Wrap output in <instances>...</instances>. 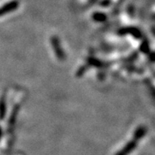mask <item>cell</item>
<instances>
[{
    "label": "cell",
    "mask_w": 155,
    "mask_h": 155,
    "mask_svg": "<svg viewBox=\"0 0 155 155\" xmlns=\"http://www.w3.org/2000/svg\"><path fill=\"white\" fill-rule=\"evenodd\" d=\"M92 18L96 22H104L107 20V15L103 12H94L92 15Z\"/></svg>",
    "instance_id": "obj_8"
},
{
    "label": "cell",
    "mask_w": 155,
    "mask_h": 155,
    "mask_svg": "<svg viewBox=\"0 0 155 155\" xmlns=\"http://www.w3.org/2000/svg\"><path fill=\"white\" fill-rule=\"evenodd\" d=\"M137 145H138V141L133 139L132 140L129 141L116 155H129L136 148Z\"/></svg>",
    "instance_id": "obj_4"
},
{
    "label": "cell",
    "mask_w": 155,
    "mask_h": 155,
    "mask_svg": "<svg viewBox=\"0 0 155 155\" xmlns=\"http://www.w3.org/2000/svg\"><path fill=\"white\" fill-rule=\"evenodd\" d=\"M18 0H12L9 2H6V4L0 7V17L4 16L9 13L13 12L18 8L19 6Z\"/></svg>",
    "instance_id": "obj_2"
},
{
    "label": "cell",
    "mask_w": 155,
    "mask_h": 155,
    "mask_svg": "<svg viewBox=\"0 0 155 155\" xmlns=\"http://www.w3.org/2000/svg\"><path fill=\"white\" fill-rule=\"evenodd\" d=\"M2 128H1V127H0V139L2 138Z\"/></svg>",
    "instance_id": "obj_12"
},
{
    "label": "cell",
    "mask_w": 155,
    "mask_h": 155,
    "mask_svg": "<svg viewBox=\"0 0 155 155\" xmlns=\"http://www.w3.org/2000/svg\"><path fill=\"white\" fill-rule=\"evenodd\" d=\"M147 128L146 127L144 126H139V127H137L135 129V132H134V136H133V139H135V140L139 141L141 139H143V137L145 136L146 134H147Z\"/></svg>",
    "instance_id": "obj_5"
},
{
    "label": "cell",
    "mask_w": 155,
    "mask_h": 155,
    "mask_svg": "<svg viewBox=\"0 0 155 155\" xmlns=\"http://www.w3.org/2000/svg\"><path fill=\"white\" fill-rule=\"evenodd\" d=\"M50 42H51V48L53 49L55 56L58 59V60L64 61L66 59V54L63 47H62L61 42L59 41V37L57 36H52L51 37Z\"/></svg>",
    "instance_id": "obj_1"
},
{
    "label": "cell",
    "mask_w": 155,
    "mask_h": 155,
    "mask_svg": "<svg viewBox=\"0 0 155 155\" xmlns=\"http://www.w3.org/2000/svg\"><path fill=\"white\" fill-rule=\"evenodd\" d=\"M118 33L121 36L130 34L137 39H140L143 37V34H142L141 30L136 27H124V28L120 29Z\"/></svg>",
    "instance_id": "obj_3"
},
{
    "label": "cell",
    "mask_w": 155,
    "mask_h": 155,
    "mask_svg": "<svg viewBox=\"0 0 155 155\" xmlns=\"http://www.w3.org/2000/svg\"><path fill=\"white\" fill-rule=\"evenodd\" d=\"M111 3V0H103L101 2V5L104 6H108Z\"/></svg>",
    "instance_id": "obj_11"
},
{
    "label": "cell",
    "mask_w": 155,
    "mask_h": 155,
    "mask_svg": "<svg viewBox=\"0 0 155 155\" xmlns=\"http://www.w3.org/2000/svg\"><path fill=\"white\" fill-rule=\"evenodd\" d=\"M88 63L89 64L92 66H95V67H97V68H101L103 66V63L100 61V60H98L97 59H94V58H91L88 60Z\"/></svg>",
    "instance_id": "obj_9"
},
{
    "label": "cell",
    "mask_w": 155,
    "mask_h": 155,
    "mask_svg": "<svg viewBox=\"0 0 155 155\" xmlns=\"http://www.w3.org/2000/svg\"><path fill=\"white\" fill-rule=\"evenodd\" d=\"M6 114V95L2 94L0 98V120H3Z\"/></svg>",
    "instance_id": "obj_6"
},
{
    "label": "cell",
    "mask_w": 155,
    "mask_h": 155,
    "mask_svg": "<svg viewBox=\"0 0 155 155\" xmlns=\"http://www.w3.org/2000/svg\"><path fill=\"white\" fill-rule=\"evenodd\" d=\"M19 109H20V106L18 104H16L14 108H13L12 112H11V115L10 116V119H9V124L10 127H13L15 124V122L17 120V117H18V115Z\"/></svg>",
    "instance_id": "obj_7"
},
{
    "label": "cell",
    "mask_w": 155,
    "mask_h": 155,
    "mask_svg": "<svg viewBox=\"0 0 155 155\" xmlns=\"http://www.w3.org/2000/svg\"><path fill=\"white\" fill-rule=\"evenodd\" d=\"M86 66H83V67H81V68L78 69V71H77V76L78 77H81L86 73Z\"/></svg>",
    "instance_id": "obj_10"
}]
</instances>
